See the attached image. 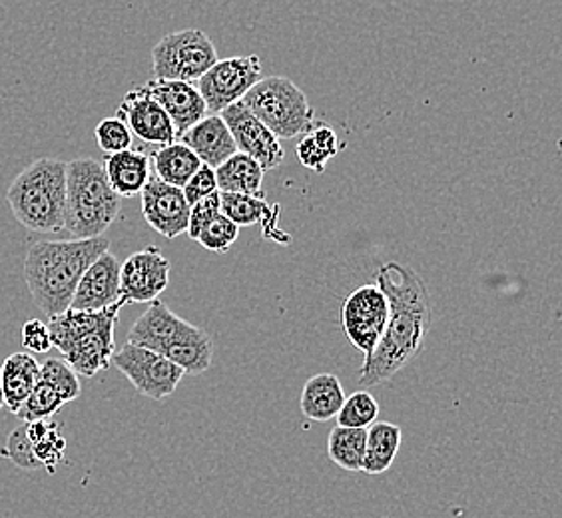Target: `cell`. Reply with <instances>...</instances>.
<instances>
[{
    "mask_svg": "<svg viewBox=\"0 0 562 518\" xmlns=\"http://www.w3.org/2000/svg\"><path fill=\"white\" fill-rule=\"evenodd\" d=\"M258 80H261L260 56H232L224 60L217 58L216 65L195 80V88L204 98L207 112L217 114L246 97Z\"/></svg>",
    "mask_w": 562,
    "mask_h": 518,
    "instance_id": "11",
    "label": "cell"
},
{
    "mask_svg": "<svg viewBox=\"0 0 562 518\" xmlns=\"http://www.w3.org/2000/svg\"><path fill=\"white\" fill-rule=\"evenodd\" d=\"M120 300V261L116 256L104 251L98 256L76 285L70 307L97 312L110 307Z\"/></svg>",
    "mask_w": 562,
    "mask_h": 518,
    "instance_id": "17",
    "label": "cell"
},
{
    "mask_svg": "<svg viewBox=\"0 0 562 518\" xmlns=\"http://www.w3.org/2000/svg\"><path fill=\"white\" fill-rule=\"evenodd\" d=\"M38 379L53 388L63 403L78 399L82 393L78 373L66 363L65 359H58V357H50L41 363V378Z\"/></svg>",
    "mask_w": 562,
    "mask_h": 518,
    "instance_id": "29",
    "label": "cell"
},
{
    "mask_svg": "<svg viewBox=\"0 0 562 518\" xmlns=\"http://www.w3.org/2000/svg\"><path fill=\"white\" fill-rule=\"evenodd\" d=\"M170 285V261L156 246L132 254L120 263V300L124 303H150Z\"/></svg>",
    "mask_w": 562,
    "mask_h": 518,
    "instance_id": "12",
    "label": "cell"
},
{
    "mask_svg": "<svg viewBox=\"0 0 562 518\" xmlns=\"http://www.w3.org/2000/svg\"><path fill=\"white\" fill-rule=\"evenodd\" d=\"M63 405L65 403L56 395L55 391L38 379L33 393L29 395V399L22 403L14 415L24 423L41 421V419H50Z\"/></svg>",
    "mask_w": 562,
    "mask_h": 518,
    "instance_id": "31",
    "label": "cell"
},
{
    "mask_svg": "<svg viewBox=\"0 0 562 518\" xmlns=\"http://www.w3.org/2000/svg\"><path fill=\"white\" fill-rule=\"evenodd\" d=\"M217 63L216 46L204 31L186 29L164 36L151 48L154 78L195 85Z\"/></svg>",
    "mask_w": 562,
    "mask_h": 518,
    "instance_id": "8",
    "label": "cell"
},
{
    "mask_svg": "<svg viewBox=\"0 0 562 518\" xmlns=\"http://www.w3.org/2000/svg\"><path fill=\"white\" fill-rule=\"evenodd\" d=\"M26 437L33 444L34 454L50 473H55L56 464L65 459L66 439L60 432V425L48 419L26 423Z\"/></svg>",
    "mask_w": 562,
    "mask_h": 518,
    "instance_id": "28",
    "label": "cell"
},
{
    "mask_svg": "<svg viewBox=\"0 0 562 518\" xmlns=\"http://www.w3.org/2000/svg\"><path fill=\"white\" fill-rule=\"evenodd\" d=\"M4 407V395H2V381H0V409Z\"/></svg>",
    "mask_w": 562,
    "mask_h": 518,
    "instance_id": "38",
    "label": "cell"
},
{
    "mask_svg": "<svg viewBox=\"0 0 562 518\" xmlns=\"http://www.w3.org/2000/svg\"><path fill=\"white\" fill-rule=\"evenodd\" d=\"M366 441H368V429H351V427H339L329 432L327 439V453L329 459L351 473L361 471L363 457H366Z\"/></svg>",
    "mask_w": 562,
    "mask_h": 518,
    "instance_id": "27",
    "label": "cell"
},
{
    "mask_svg": "<svg viewBox=\"0 0 562 518\" xmlns=\"http://www.w3.org/2000/svg\"><path fill=\"white\" fill-rule=\"evenodd\" d=\"M220 210L224 216L229 217L238 227L263 226V234L268 238L270 227L278 234V238L285 244L290 236L281 234L278 229V214L280 205H268L266 198L260 195L232 194V192H220Z\"/></svg>",
    "mask_w": 562,
    "mask_h": 518,
    "instance_id": "20",
    "label": "cell"
},
{
    "mask_svg": "<svg viewBox=\"0 0 562 518\" xmlns=\"http://www.w3.org/2000/svg\"><path fill=\"white\" fill-rule=\"evenodd\" d=\"M220 214H222V210H220V192L207 195V198L200 200V202H195V204L190 207V219H188L186 234L190 236V239L198 238V234H200L214 217L220 216Z\"/></svg>",
    "mask_w": 562,
    "mask_h": 518,
    "instance_id": "35",
    "label": "cell"
},
{
    "mask_svg": "<svg viewBox=\"0 0 562 518\" xmlns=\"http://www.w3.org/2000/svg\"><path fill=\"white\" fill-rule=\"evenodd\" d=\"M180 140L194 150L202 164L214 170L238 151L232 132L220 114H210L195 122L192 128L180 136Z\"/></svg>",
    "mask_w": 562,
    "mask_h": 518,
    "instance_id": "18",
    "label": "cell"
},
{
    "mask_svg": "<svg viewBox=\"0 0 562 518\" xmlns=\"http://www.w3.org/2000/svg\"><path fill=\"white\" fill-rule=\"evenodd\" d=\"M128 341L170 359L188 375H200L212 365L214 341L204 329L188 324L172 309L154 300L132 325Z\"/></svg>",
    "mask_w": 562,
    "mask_h": 518,
    "instance_id": "4",
    "label": "cell"
},
{
    "mask_svg": "<svg viewBox=\"0 0 562 518\" xmlns=\"http://www.w3.org/2000/svg\"><path fill=\"white\" fill-rule=\"evenodd\" d=\"M217 192H232V194L260 195L263 185V168L249 158L248 154L236 151L226 162L220 164L216 170Z\"/></svg>",
    "mask_w": 562,
    "mask_h": 518,
    "instance_id": "24",
    "label": "cell"
},
{
    "mask_svg": "<svg viewBox=\"0 0 562 518\" xmlns=\"http://www.w3.org/2000/svg\"><path fill=\"white\" fill-rule=\"evenodd\" d=\"M227 128L232 132V138L236 142V148L241 154H248L260 164L263 172L280 168L285 160V151L280 144V138L271 132L263 122L256 119L241 102L229 104L220 112Z\"/></svg>",
    "mask_w": 562,
    "mask_h": 518,
    "instance_id": "13",
    "label": "cell"
},
{
    "mask_svg": "<svg viewBox=\"0 0 562 518\" xmlns=\"http://www.w3.org/2000/svg\"><path fill=\"white\" fill-rule=\"evenodd\" d=\"M238 234L239 227L229 217L220 214L198 234L194 241L210 249V251H214V254H226L227 249L236 244Z\"/></svg>",
    "mask_w": 562,
    "mask_h": 518,
    "instance_id": "32",
    "label": "cell"
},
{
    "mask_svg": "<svg viewBox=\"0 0 562 518\" xmlns=\"http://www.w3.org/2000/svg\"><path fill=\"white\" fill-rule=\"evenodd\" d=\"M375 283L390 302V317L378 347L363 361L361 387H375L395 378L419 356L431 325V300L419 271L390 261L381 266Z\"/></svg>",
    "mask_w": 562,
    "mask_h": 518,
    "instance_id": "1",
    "label": "cell"
},
{
    "mask_svg": "<svg viewBox=\"0 0 562 518\" xmlns=\"http://www.w3.org/2000/svg\"><path fill=\"white\" fill-rule=\"evenodd\" d=\"M116 116L126 122L132 136L140 138L148 148H162L166 144L178 140L172 120L166 110L150 97L146 87L132 88L120 102Z\"/></svg>",
    "mask_w": 562,
    "mask_h": 518,
    "instance_id": "14",
    "label": "cell"
},
{
    "mask_svg": "<svg viewBox=\"0 0 562 518\" xmlns=\"http://www.w3.org/2000/svg\"><path fill=\"white\" fill-rule=\"evenodd\" d=\"M182 192H184V198L190 205H194L195 202L204 200L207 195L216 194L217 182L214 168L202 164L200 170H198V172L188 180V184L182 188Z\"/></svg>",
    "mask_w": 562,
    "mask_h": 518,
    "instance_id": "36",
    "label": "cell"
},
{
    "mask_svg": "<svg viewBox=\"0 0 562 518\" xmlns=\"http://www.w3.org/2000/svg\"><path fill=\"white\" fill-rule=\"evenodd\" d=\"M390 317V302L378 283H368L349 293L341 307V325L347 339L368 359L378 347Z\"/></svg>",
    "mask_w": 562,
    "mask_h": 518,
    "instance_id": "10",
    "label": "cell"
},
{
    "mask_svg": "<svg viewBox=\"0 0 562 518\" xmlns=\"http://www.w3.org/2000/svg\"><path fill=\"white\" fill-rule=\"evenodd\" d=\"M346 401V391L341 381L331 373H319L303 385L300 407L302 413L315 423H325L336 419L337 413Z\"/></svg>",
    "mask_w": 562,
    "mask_h": 518,
    "instance_id": "21",
    "label": "cell"
},
{
    "mask_svg": "<svg viewBox=\"0 0 562 518\" xmlns=\"http://www.w3.org/2000/svg\"><path fill=\"white\" fill-rule=\"evenodd\" d=\"M109 249L104 236L33 244L24 259V280L36 307L46 317L66 312L82 273Z\"/></svg>",
    "mask_w": 562,
    "mask_h": 518,
    "instance_id": "2",
    "label": "cell"
},
{
    "mask_svg": "<svg viewBox=\"0 0 562 518\" xmlns=\"http://www.w3.org/2000/svg\"><path fill=\"white\" fill-rule=\"evenodd\" d=\"M379 403L368 391H356L344 401L341 409L336 415L339 427L351 429H368L369 425L378 421Z\"/></svg>",
    "mask_w": 562,
    "mask_h": 518,
    "instance_id": "30",
    "label": "cell"
},
{
    "mask_svg": "<svg viewBox=\"0 0 562 518\" xmlns=\"http://www.w3.org/2000/svg\"><path fill=\"white\" fill-rule=\"evenodd\" d=\"M150 162L154 176L176 188H184L202 166V160L195 156L194 150L182 140L166 144L151 151Z\"/></svg>",
    "mask_w": 562,
    "mask_h": 518,
    "instance_id": "23",
    "label": "cell"
},
{
    "mask_svg": "<svg viewBox=\"0 0 562 518\" xmlns=\"http://www.w3.org/2000/svg\"><path fill=\"white\" fill-rule=\"evenodd\" d=\"M112 363L140 395L154 401L170 397L186 375L170 359L131 341L114 351Z\"/></svg>",
    "mask_w": 562,
    "mask_h": 518,
    "instance_id": "9",
    "label": "cell"
},
{
    "mask_svg": "<svg viewBox=\"0 0 562 518\" xmlns=\"http://www.w3.org/2000/svg\"><path fill=\"white\" fill-rule=\"evenodd\" d=\"M94 136H97L98 148L104 154L131 150L132 140H134L131 128L119 116L100 120L97 130H94Z\"/></svg>",
    "mask_w": 562,
    "mask_h": 518,
    "instance_id": "33",
    "label": "cell"
},
{
    "mask_svg": "<svg viewBox=\"0 0 562 518\" xmlns=\"http://www.w3.org/2000/svg\"><path fill=\"white\" fill-rule=\"evenodd\" d=\"M41 378V363L31 353H12L0 365L4 405L12 415L29 399Z\"/></svg>",
    "mask_w": 562,
    "mask_h": 518,
    "instance_id": "22",
    "label": "cell"
},
{
    "mask_svg": "<svg viewBox=\"0 0 562 518\" xmlns=\"http://www.w3.org/2000/svg\"><path fill=\"white\" fill-rule=\"evenodd\" d=\"M401 439H403V431L393 423L375 421L369 425L361 471L371 476L387 473L400 453Z\"/></svg>",
    "mask_w": 562,
    "mask_h": 518,
    "instance_id": "25",
    "label": "cell"
},
{
    "mask_svg": "<svg viewBox=\"0 0 562 518\" xmlns=\"http://www.w3.org/2000/svg\"><path fill=\"white\" fill-rule=\"evenodd\" d=\"M0 457L9 459L11 463L16 464L22 471H38V469H43V464L34 454L33 444H31L29 437H26V423L19 427V429H14L7 437V443L0 449Z\"/></svg>",
    "mask_w": 562,
    "mask_h": 518,
    "instance_id": "34",
    "label": "cell"
},
{
    "mask_svg": "<svg viewBox=\"0 0 562 518\" xmlns=\"http://www.w3.org/2000/svg\"><path fill=\"white\" fill-rule=\"evenodd\" d=\"M124 305L126 303L119 300L97 312L68 307L63 314L48 317L46 325L53 347L63 353V359L78 375L94 378L110 368L116 351L114 331Z\"/></svg>",
    "mask_w": 562,
    "mask_h": 518,
    "instance_id": "3",
    "label": "cell"
},
{
    "mask_svg": "<svg viewBox=\"0 0 562 518\" xmlns=\"http://www.w3.org/2000/svg\"><path fill=\"white\" fill-rule=\"evenodd\" d=\"M21 341L26 351H34V353H46L53 347L48 325L41 319H29L26 324L22 325Z\"/></svg>",
    "mask_w": 562,
    "mask_h": 518,
    "instance_id": "37",
    "label": "cell"
},
{
    "mask_svg": "<svg viewBox=\"0 0 562 518\" xmlns=\"http://www.w3.org/2000/svg\"><path fill=\"white\" fill-rule=\"evenodd\" d=\"M104 172L112 190L120 198H134L140 194L151 176L150 156L142 150H122L106 154Z\"/></svg>",
    "mask_w": 562,
    "mask_h": 518,
    "instance_id": "19",
    "label": "cell"
},
{
    "mask_svg": "<svg viewBox=\"0 0 562 518\" xmlns=\"http://www.w3.org/2000/svg\"><path fill=\"white\" fill-rule=\"evenodd\" d=\"M280 140H292L314 126V109L307 94L285 76L258 80L239 100Z\"/></svg>",
    "mask_w": 562,
    "mask_h": 518,
    "instance_id": "7",
    "label": "cell"
},
{
    "mask_svg": "<svg viewBox=\"0 0 562 518\" xmlns=\"http://www.w3.org/2000/svg\"><path fill=\"white\" fill-rule=\"evenodd\" d=\"M122 207L110 185L104 164L94 158L66 162L65 229L75 239L104 236Z\"/></svg>",
    "mask_w": 562,
    "mask_h": 518,
    "instance_id": "5",
    "label": "cell"
},
{
    "mask_svg": "<svg viewBox=\"0 0 562 518\" xmlns=\"http://www.w3.org/2000/svg\"><path fill=\"white\" fill-rule=\"evenodd\" d=\"M7 202L21 226L38 234L65 229L66 162L41 158L26 166L7 192Z\"/></svg>",
    "mask_w": 562,
    "mask_h": 518,
    "instance_id": "6",
    "label": "cell"
},
{
    "mask_svg": "<svg viewBox=\"0 0 562 518\" xmlns=\"http://www.w3.org/2000/svg\"><path fill=\"white\" fill-rule=\"evenodd\" d=\"M140 195L142 216L151 229L166 239L186 234L192 205L188 204L182 188L166 184L158 176H150Z\"/></svg>",
    "mask_w": 562,
    "mask_h": 518,
    "instance_id": "15",
    "label": "cell"
},
{
    "mask_svg": "<svg viewBox=\"0 0 562 518\" xmlns=\"http://www.w3.org/2000/svg\"><path fill=\"white\" fill-rule=\"evenodd\" d=\"M344 150L336 128L327 122H314V126L302 134L297 144V158L302 166L315 173H324L327 162Z\"/></svg>",
    "mask_w": 562,
    "mask_h": 518,
    "instance_id": "26",
    "label": "cell"
},
{
    "mask_svg": "<svg viewBox=\"0 0 562 518\" xmlns=\"http://www.w3.org/2000/svg\"><path fill=\"white\" fill-rule=\"evenodd\" d=\"M144 87L172 120L178 140L195 122L207 116L206 102L192 82L151 78Z\"/></svg>",
    "mask_w": 562,
    "mask_h": 518,
    "instance_id": "16",
    "label": "cell"
}]
</instances>
